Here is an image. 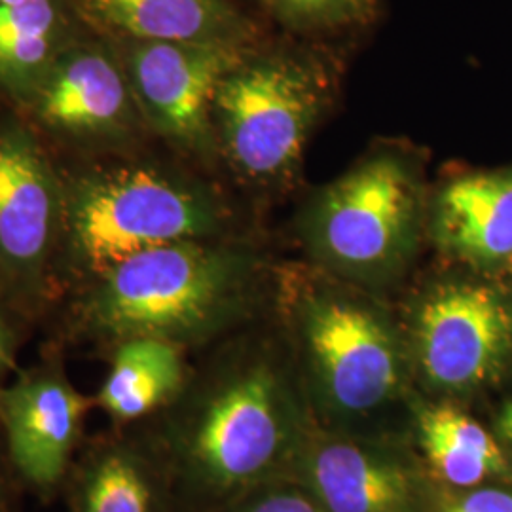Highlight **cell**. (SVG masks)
I'll return each instance as SVG.
<instances>
[{
	"label": "cell",
	"mask_w": 512,
	"mask_h": 512,
	"mask_svg": "<svg viewBox=\"0 0 512 512\" xmlns=\"http://www.w3.org/2000/svg\"><path fill=\"white\" fill-rule=\"evenodd\" d=\"M241 262L226 249L181 241L148 249L67 294L61 344L92 346L152 336L183 346L217 329L241 287Z\"/></svg>",
	"instance_id": "6da1fadb"
},
{
	"label": "cell",
	"mask_w": 512,
	"mask_h": 512,
	"mask_svg": "<svg viewBox=\"0 0 512 512\" xmlns=\"http://www.w3.org/2000/svg\"><path fill=\"white\" fill-rule=\"evenodd\" d=\"M203 192L152 167L88 171L63 183L61 300L148 249L200 241L219 226Z\"/></svg>",
	"instance_id": "7a4b0ae2"
},
{
	"label": "cell",
	"mask_w": 512,
	"mask_h": 512,
	"mask_svg": "<svg viewBox=\"0 0 512 512\" xmlns=\"http://www.w3.org/2000/svg\"><path fill=\"white\" fill-rule=\"evenodd\" d=\"M167 425V452L198 495L224 501L272 467L285 439L274 376L249 366L205 387Z\"/></svg>",
	"instance_id": "3957f363"
},
{
	"label": "cell",
	"mask_w": 512,
	"mask_h": 512,
	"mask_svg": "<svg viewBox=\"0 0 512 512\" xmlns=\"http://www.w3.org/2000/svg\"><path fill=\"white\" fill-rule=\"evenodd\" d=\"M63 181L25 124L0 122V298L29 323L61 302Z\"/></svg>",
	"instance_id": "277c9868"
},
{
	"label": "cell",
	"mask_w": 512,
	"mask_h": 512,
	"mask_svg": "<svg viewBox=\"0 0 512 512\" xmlns=\"http://www.w3.org/2000/svg\"><path fill=\"white\" fill-rule=\"evenodd\" d=\"M321 103L323 80L311 65L251 52L222 80L213 114L230 162L264 181L298 162Z\"/></svg>",
	"instance_id": "5b68a950"
},
{
	"label": "cell",
	"mask_w": 512,
	"mask_h": 512,
	"mask_svg": "<svg viewBox=\"0 0 512 512\" xmlns=\"http://www.w3.org/2000/svg\"><path fill=\"white\" fill-rule=\"evenodd\" d=\"M420 220V192L397 158H376L332 184L315 205L313 245L349 274H382L408 255Z\"/></svg>",
	"instance_id": "8992f818"
},
{
	"label": "cell",
	"mask_w": 512,
	"mask_h": 512,
	"mask_svg": "<svg viewBox=\"0 0 512 512\" xmlns=\"http://www.w3.org/2000/svg\"><path fill=\"white\" fill-rule=\"evenodd\" d=\"M95 410L93 395L71 382L61 346L0 385V435L27 494L61 497Z\"/></svg>",
	"instance_id": "52a82bcc"
},
{
	"label": "cell",
	"mask_w": 512,
	"mask_h": 512,
	"mask_svg": "<svg viewBox=\"0 0 512 512\" xmlns=\"http://www.w3.org/2000/svg\"><path fill=\"white\" fill-rule=\"evenodd\" d=\"M109 40L128 74L141 118L167 139L188 147L207 139L222 80L253 52L226 44Z\"/></svg>",
	"instance_id": "ba28073f"
},
{
	"label": "cell",
	"mask_w": 512,
	"mask_h": 512,
	"mask_svg": "<svg viewBox=\"0 0 512 512\" xmlns=\"http://www.w3.org/2000/svg\"><path fill=\"white\" fill-rule=\"evenodd\" d=\"M23 107L40 128L74 143L122 141L141 118L120 55L90 27L55 57Z\"/></svg>",
	"instance_id": "9c48e42d"
},
{
	"label": "cell",
	"mask_w": 512,
	"mask_h": 512,
	"mask_svg": "<svg viewBox=\"0 0 512 512\" xmlns=\"http://www.w3.org/2000/svg\"><path fill=\"white\" fill-rule=\"evenodd\" d=\"M304 336L332 401L349 412L378 408L401 380L395 340L363 306L317 298L304 311Z\"/></svg>",
	"instance_id": "30bf717a"
},
{
	"label": "cell",
	"mask_w": 512,
	"mask_h": 512,
	"mask_svg": "<svg viewBox=\"0 0 512 512\" xmlns=\"http://www.w3.org/2000/svg\"><path fill=\"white\" fill-rule=\"evenodd\" d=\"M509 315L497 294L478 285H448L418 313L421 370L439 387L463 389L484 382L509 344Z\"/></svg>",
	"instance_id": "8fae6325"
},
{
	"label": "cell",
	"mask_w": 512,
	"mask_h": 512,
	"mask_svg": "<svg viewBox=\"0 0 512 512\" xmlns=\"http://www.w3.org/2000/svg\"><path fill=\"white\" fill-rule=\"evenodd\" d=\"M99 35L253 48L258 29L234 0H73Z\"/></svg>",
	"instance_id": "7c38bea8"
},
{
	"label": "cell",
	"mask_w": 512,
	"mask_h": 512,
	"mask_svg": "<svg viewBox=\"0 0 512 512\" xmlns=\"http://www.w3.org/2000/svg\"><path fill=\"white\" fill-rule=\"evenodd\" d=\"M135 427L90 435L74 459L61 497L67 512H164L158 463Z\"/></svg>",
	"instance_id": "4fadbf2b"
},
{
	"label": "cell",
	"mask_w": 512,
	"mask_h": 512,
	"mask_svg": "<svg viewBox=\"0 0 512 512\" xmlns=\"http://www.w3.org/2000/svg\"><path fill=\"white\" fill-rule=\"evenodd\" d=\"M109 372L93 393L95 410L110 427L126 429L152 420L173 403L188 382L183 346L164 338H128L105 353Z\"/></svg>",
	"instance_id": "5bb4252c"
},
{
	"label": "cell",
	"mask_w": 512,
	"mask_h": 512,
	"mask_svg": "<svg viewBox=\"0 0 512 512\" xmlns=\"http://www.w3.org/2000/svg\"><path fill=\"white\" fill-rule=\"evenodd\" d=\"M435 232L454 255L492 264L512 256V171L463 177L437 203Z\"/></svg>",
	"instance_id": "9a60e30c"
},
{
	"label": "cell",
	"mask_w": 512,
	"mask_h": 512,
	"mask_svg": "<svg viewBox=\"0 0 512 512\" xmlns=\"http://www.w3.org/2000/svg\"><path fill=\"white\" fill-rule=\"evenodd\" d=\"M86 27L73 0L0 4V86L23 105L55 57Z\"/></svg>",
	"instance_id": "2e32d148"
},
{
	"label": "cell",
	"mask_w": 512,
	"mask_h": 512,
	"mask_svg": "<svg viewBox=\"0 0 512 512\" xmlns=\"http://www.w3.org/2000/svg\"><path fill=\"white\" fill-rule=\"evenodd\" d=\"M311 484L329 512H406L412 482L397 463L334 442L315 452Z\"/></svg>",
	"instance_id": "e0dca14e"
},
{
	"label": "cell",
	"mask_w": 512,
	"mask_h": 512,
	"mask_svg": "<svg viewBox=\"0 0 512 512\" xmlns=\"http://www.w3.org/2000/svg\"><path fill=\"white\" fill-rule=\"evenodd\" d=\"M275 21L300 33H334L365 27L382 0H256Z\"/></svg>",
	"instance_id": "ac0fdd59"
},
{
	"label": "cell",
	"mask_w": 512,
	"mask_h": 512,
	"mask_svg": "<svg viewBox=\"0 0 512 512\" xmlns=\"http://www.w3.org/2000/svg\"><path fill=\"white\" fill-rule=\"evenodd\" d=\"M420 431L437 435L469 454L490 461L497 473H503L507 469V461L494 437L480 423L456 408L439 406L433 410H425L420 420Z\"/></svg>",
	"instance_id": "d6986e66"
},
{
	"label": "cell",
	"mask_w": 512,
	"mask_h": 512,
	"mask_svg": "<svg viewBox=\"0 0 512 512\" xmlns=\"http://www.w3.org/2000/svg\"><path fill=\"white\" fill-rule=\"evenodd\" d=\"M423 450L427 459L446 482L454 486H475L488 476L497 475V469L490 461L478 458L458 448L448 440L431 433H421Z\"/></svg>",
	"instance_id": "ffe728a7"
},
{
	"label": "cell",
	"mask_w": 512,
	"mask_h": 512,
	"mask_svg": "<svg viewBox=\"0 0 512 512\" xmlns=\"http://www.w3.org/2000/svg\"><path fill=\"white\" fill-rule=\"evenodd\" d=\"M25 323L29 321L0 298V385L6 384L19 370L21 330Z\"/></svg>",
	"instance_id": "44dd1931"
},
{
	"label": "cell",
	"mask_w": 512,
	"mask_h": 512,
	"mask_svg": "<svg viewBox=\"0 0 512 512\" xmlns=\"http://www.w3.org/2000/svg\"><path fill=\"white\" fill-rule=\"evenodd\" d=\"M27 494L18 473L8 458L0 435V512H23V495Z\"/></svg>",
	"instance_id": "7402d4cb"
},
{
	"label": "cell",
	"mask_w": 512,
	"mask_h": 512,
	"mask_svg": "<svg viewBox=\"0 0 512 512\" xmlns=\"http://www.w3.org/2000/svg\"><path fill=\"white\" fill-rule=\"evenodd\" d=\"M446 512H512V495L501 490H480L467 495Z\"/></svg>",
	"instance_id": "603a6c76"
},
{
	"label": "cell",
	"mask_w": 512,
	"mask_h": 512,
	"mask_svg": "<svg viewBox=\"0 0 512 512\" xmlns=\"http://www.w3.org/2000/svg\"><path fill=\"white\" fill-rule=\"evenodd\" d=\"M238 512H321L310 499L298 494L266 495Z\"/></svg>",
	"instance_id": "cb8c5ba5"
},
{
	"label": "cell",
	"mask_w": 512,
	"mask_h": 512,
	"mask_svg": "<svg viewBox=\"0 0 512 512\" xmlns=\"http://www.w3.org/2000/svg\"><path fill=\"white\" fill-rule=\"evenodd\" d=\"M499 431L505 439L512 442V403L503 410V414L499 418Z\"/></svg>",
	"instance_id": "d4e9b609"
},
{
	"label": "cell",
	"mask_w": 512,
	"mask_h": 512,
	"mask_svg": "<svg viewBox=\"0 0 512 512\" xmlns=\"http://www.w3.org/2000/svg\"><path fill=\"white\" fill-rule=\"evenodd\" d=\"M16 2H23V0H0V4H16Z\"/></svg>",
	"instance_id": "484cf974"
}]
</instances>
